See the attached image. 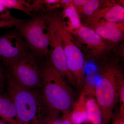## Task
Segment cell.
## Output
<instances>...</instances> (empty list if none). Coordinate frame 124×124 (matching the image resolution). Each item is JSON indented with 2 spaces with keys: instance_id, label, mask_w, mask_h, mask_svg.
<instances>
[{
  "instance_id": "cell-1",
  "label": "cell",
  "mask_w": 124,
  "mask_h": 124,
  "mask_svg": "<svg viewBox=\"0 0 124 124\" xmlns=\"http://www.w3.org/2000/svg\"><path fill=\"white\" fill-rule=\"evenodd\" d=\"M5 77L8 95L15 105L19 124H40L51 111L41 94L21 86L8 72L5 73Z\"/></svg>"
},
{
  "instance_id": "cell-2",
  "label": "cell",
  "mask_w": 124,
  "mask_h": 124,
  "mask_svg": "<svg viewBox=\"0 0 124 124\" xmlns=\"http://www.w3.org/2000/svg\"><path fill=\"white\" fill-rule=\"evenodd\" d=\"M100 76L95 84L94 97L101 111L103 124H110L114 108L119 101L124 73L117 66L107 63L100 68Z\"/></svg>"
},
{
  "instance_id": "cell-3",
  "label": "cell",
  "mask_w": 124,
  "mask_h": 124,
  "mask_svg": "<svg viewBox=\"0 0 124 124\" xmlns=\"http://www.w3.org/2000/svg\"><path fill=\"white\" fill-rule=\"evenodd\" d=\"M42 16L60 38L68 69L74 78L77 87L82 90L85 80V61L83 53L75 43V39L67 28L62 16L53 13Z\"/></svg>"
},
{
  "instance_id": "cell-4",
  "label": "cell",
  "mask_w": 124,
  "mask_h": 124,
  "mask_svg": "<svg viewBox=\"0 0 124 124\" xmlns=\"http://www.w3.org/2000/svg\"><path fill=\"white\" fill-rule=\"evenodd\" d=\"M42 93L43 99L51 110L70 112L72 96L65 79L50 62L42 69Z\"/></svg>"
},
{
  "instance_id": "cell-5",
  "label": "cell",
  "mask_w": 124,
  "mask_h": 124,
  "mask_svg": "<svg viewBox=\"0 0 124 124\" xmlns=\"http://www.w3.org/2000/svg\"><path fill=\"white\" fill-rule=\"evenodd\" d=\"M15 26L34 55L40 57H46L48 55V27L42 16H34L30 20H24Z\"/></svg>"
},
{
  "instance_id": "cell-6",
  "label": "cell",
  "mask_w": 124,
  "mask_h": 124,
  "mask_svg": "<svg viewBox=\"0 0 124 124\" xmlns=\"http://www.w3.org/2000/svg\"><path fill=\"white\" fill-rule=\"evenodd\" d=\"M37 57L31 52L27 53L8 67L9 73L24 88L36 90L42 86V69Z\"/></svg>"
},
{
  "instance_id": "cell-7",
  "label": "cell",
  "mask_w": 124,
  "mask_h": 124,
  "mask_svg": "<svg viewBox=\"0 0 124 124\" xmlns=\"http://www.w3.org/2000/svg\"><path fill=\"white\" fill-rule=\"evenodd\" d=\"M28 47L20 35L10 33L0 37V61L7 67L26 54Z\"/></svg>"
},
{
  "instance_id": "cell-8",
  "label": "cell",
  "mask_w": 124,
  "mask_h": 124,
  "mask_svg": "<svg viewBox=\"0 0 124 124\" xmlns=\"http://www.w3.org/2000/svg\"><path fill=\"white\" fill-rule=\"evenodd\" d=\"M49 34V54L50 63L70 84L77 86L74 78L68 69L61 40L53 29L47 24Z\"/></svg>"
},
{
  "instance_id": "cell-9",
  "label": "cell",
  "mask_w": 124,
  "mask_h": 124,
  "mask_svg": "<svg viewBox=\"0 0 124 124\" xmlns=\"http://www.w3.org/2000/svg\"><path fill=\"white\" fill-rule=\"evenodd\" d=\"M69 31L76 40L84 45L91 57L100 58L109 48L105 40L89 27L82 25L77 29Z\"/></svg>"
},
{
  "instance_id": "cell-10",
  "label": "cell",
  "mask_w": 124,
  "mask_h": 124,
  "mask_svg": "<svg viewBox=\"0 0 124 124\" xmlns=\"http://www.w3.org/2000/svg\"><path fill=\"white\" fill-rule=\"evenodd\" d=\"M85 26L90 28L105 40L115 44L124 38V23H113L98 20L85 23Z\"/></svg>"
},
{
  "instance_id": "cell-11",
  "label": "cell",
  "mask_w": 124,
  "mask_h": 124,
  "mask_svg": "<svg viewBox=\"0 0 124 124\" xmlns=\"http://www.w3.org/2000/svg\"><path fill=\"white\" fill-rule=\"evenodd\" d=\"M100 20L113 23L124 22V6L112 1H103L98 8L91 16L86 18L85 23Z\"/></svg>"
},
{
  "instance_id": "cell-12",
  "label": "cell",
  "mask_w": 124,
  "mask_h": 124,
  "mask_svg": "<svg viewBox=\"0 0 124 124\" xmlns=\"http://www.w3.org/2000/svg\"><path fill=\"white\" fill-rule=\"evenodd\" d=\"M0 119L8 124H19L15 105L8 95L0 93Z\"/></svg>"
},
{
  "instance_id": "cell-13",
  "label": "cell",
  "mask_w": 124,
  "mask_h": 124,
  "mask_svg": "<svg viewBox=\"0 0 124 124\" xmlns=\"http://www.w3.org/2000/svg\"><path fill=\"white\" fill-rule=\"evenodd\" d=\"M86 95L82 89L78 100L73 102L70 112V118L72 124H82L88 122L85 101Z\"/></svg>"
},
{
  "instance_id": "cell-14",
  "label": "cell",
  "mask_w": 124,
  "mask_h": 124,
  "mask_svg": "<svg viewBox=\"0 0 124 124\" xmlns=\"http://www.w3.org/2000/svg\"><path fill=\"white\" fill-rule=\"evenodd\" d=\"M85 106L88 122L91 124H103L101 111L94 97L86 96Z\"/></svg>"
},
{
  "instance_id": "cell-15",
  "label": "cell",
  "mask_w": 124,
  "mask_h": 124,
  "mask_svg": "<svg viewBox=\"0 0 124 124\" xmlns=\"http://www.w3.org/2000/svg\"><path fill=\"white\" fill-rule=\"evenodd\" d=\"M64 7L62 17V19L68 18V24L66 25L68 31L75 30L81 26L83 24L80 16L74 5L71 4Z\"/></svg>"
},
{
  "instance_id": "cell-16",
  "label": "cell",
  "mask_w": 124,
  "mask_h": 124,
  "mask_svg": "<svg viewBox=\"0 0 124 124\" xmlns=\"http://www.w3.org/2000/svg\"><path fill=\"white\" fill-rule=\"evenodd\" d=\"M103 0H85L81 6L76 8L79 14L86 16V18L91 16L100 7Z\"/></svg>"
},
{
  "instance_id": "cell-17",
  "label": "cell",
  "mask_w": 124,
  "mask_h": 124,
  "mask_svg": "<svg viewBox=\"0 0 124 124\" xmlns=\"http://www.w3.org/2000/svg\"><path fill=\"white\" fill-rule=\"evenodd\" d=\"M0 5L7 9H15L23 11L28 15H32L24 6V0H0Z\"/></svg>"
},
{
  "instance_id": "cell-18",
  "label": "cell",
  "mask_w": 124,
  "mask_h": 124,
  "mask_svg": "<svg viewBox=\"0 0 124 124\" xmlns=\"http://www.w3.org/2000/svg\"><path fill=\"white\" fill-rule=\"evenodd\" d=\"M24 6L31 13L32 11H42L46 12V9L42 2V0H24Z\"/></svg>"
},
{
  "instance_id": "cell-19",
  "label": "cell",
  "mask_w": 124,
  "mask_h": 124,
  "mask_svg": "<svg viewBox=\"0 0 124 124\" xmlns=\"http://www.w3.org/2000/svg\"><path fill=\"white\" fill-rule=\"evenodd\" d=\"M60 113L58 111L51 110L40 124H62V120Z\"/></svg>"
},
{
  "instance_id": "cell-20",
  "label": "cell",
  "mask_w": 124,
  "mask_h": 124,
  "mask_svg": "<svg viewBox=\"0 0 124 124\" xmlns=\"http://www.w3.org/2000/svg\"><path fill=\"white\" fill-rule=\"evenodd\" d=\"M46 10L51 11L61 6L60 0H42Z\"/></svg>"
},
{
  "instance_id": "cell-21",
  "label": "cell",
  "mask_w": 124,
  "mask_h": 124,
  "mask_svg": "<svg viewBox=\"0 0 124 124\" xmlns=\"http://www.w3.org/2000/svg\"><path fill=\"white\" fill-rule=\"evenodd\" d=\"M11 15L9 9H7L0 5V19L1 20H10L16 19Z\"/></svg>"
},
{
  "instance_id": "cell-22",
  "label": "cell",
  "mask_w": 124,
  "mask_h": 124,
  "mask_svg": "<svg viewBox=\"0 0 124 124\" xmlns=\"http://www.w3.org/2000/svg\"><path fill=\"white\" fill-rule=\"evenodd\" d=\"M23 20L16 18L14 20H0V28L4 27L15 26L16 24L23 22Z\"/></svg>"
},
{
  "instance_id": "cell-23",
  "label": "cell",
  "mask_w": 124,
  "mask_h": 124,
  "mask_svg": "<svg viewBox=\"0 0 124 124\" xmlns=\"http://www.w3.org/2000/svg\"><path fill=\"white\" fill-rule=\"evenodd\" d=\"M111 121V124H124V114L119 112L115 116L113 115Z\"/></svg>"
},
{
  "instance_id": "cell-24",
  "label": "cell",
  "mask_w": 124,
  "mask_h": 124,
  "mask_svg": "<svg viewBox=\"0 0 124 124\" xmlns=\"http://www.w3.org/2000/svg\"><path fill=\"white\" fill-rule=\"evenodd\" d=\"M70 112H65L62 113V124H72L70 118Z\"/></svg>"
},
{
  "instance_id": "cell-25",
  "label": "cell",
  "mask_w": 124,
  "mask_h": 124,
  "mask_svg": "<svg viewBox=\"0 0 124 124\" xmlns=\"http://www.w3.org/2000/svg\"><path fill=\"white\" fill-rule=\"evenodd\" d=\"M5 76L0 64V93H2L4 86Z\"/></svg>"
},
{
  "instance_id": "cell-26",
  "label": "cell",
  "mask_w": 124,
  "mask_h": 124,
  "mask_svg": "<svg viewBox=\"0 0 124 124\" xmlns=\"http://www.w3.org/2000/svg\"><path fill=\"white\" fill-rule=\"evenodd\" d=\"M119 101L120 102V106H124V85L121 86L120 89Z\"/></svg>"
},
{
  "instance_id": "cell-27",
  "label": "cell",
  "mask_w": 124,
  "mask_h": 124,
  "mask_svg": "<svg viewBox=\"0 0 124 124\" xmlns=\"http://www.w3.org/2000/svg\"><path fill=\"white\" fill-rule=\"evenodd\" d=\"M61 6H65L71 4H73V0H60Z\"/></svg>"
},
{
  "instance_id": "cell-28",
  "label": "cell",
  "mask_w": 124,
  "mask_h": 124,
  "mask_svg": "<svg viewBox=\"0 0 124 124\" xmlns=\"http://www.w3.org/2000/svg\"><path fill=\"white\" fill-rule=\"evenodd\" d=\"M0 124H8L7 123L0 119Z\"/></svg>"
}]
</instances>
